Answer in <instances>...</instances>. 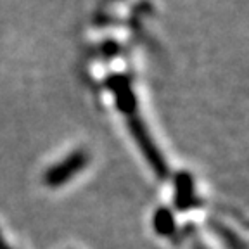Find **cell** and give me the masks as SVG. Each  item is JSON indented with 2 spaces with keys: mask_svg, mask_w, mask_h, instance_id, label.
Wrapping results in <instances>:
<instances>
[{
  "mask_svg": "<svg viewBox=\"0 0 249 249\" xmlns=\"http://www.w3.org/2000/svg\"><path fill=\"white\" fill-rule=\"evenodd\" d=\"M173 204L177 211L185 213L189 210H194L201 204V201L196 196L194 177L189 171H178L173 177Z\"/></svg>",
  "mask_w": 249,
  "mask_h": 249,
  "instance_id": "3",
  "label": "cell"
},
{
  "mask_svg": "<svg viewBox=\"0 0 249 249\" xmlns=\"http://www.w3.org/2000/svg\"><path fill=\"white\" fill-rule=\"evenodd\" d=\"M107 87L113 90L120 113L126 114V116L137 114V97L128 78L123 74H114L107 80Z\"/></svg>",
  "mask_w": 249,
  "mask_h": 249,
  "instance_id": "4",
  "label": "cell"
},
{
  "mask_svg": "<svg viewBox=\"0 0 249 249\" xmlns=\"http://www.w3.org/2000/svg\"><path fill=\"white\" fill-rule=\"evenodd\" d=\"M128 130L132 133L133 140H135V144L139 145L142 156H144L145 161L149 163V166L156 173V177L160 180H166L170 177V166H168L164 156L161 154L160 147L152 140L147 126L144 124V121L140 120L139 114L128 116Z\"/></svg>",
  "mask_w": 249,
  "mask_h": 249,
  "instance_id": "1",
  "label": "cell"
},
{
  "mask_svg": "<svg viewBox=\"0 0 249 249\" xmlns=\"http://www.w3.org/2000/svg\"><path fill=\"white\" fill-rule=\"evenodd\" d=\"M0 249H12L11 246L5 242V239H4V235H2V230H0Z\"/></svg>",
  "mask_w": 249,
  "mask_h": 249,
  "instance_id": "8",
  "label": "cell"
},
{
  "mask_svg": "<svg viewBox=\"0 0 249 249\" xmlns=\"http://www.w3.org/2000/svg\"><path fill=\"white\" fill-rule=\"evenodd\" d=\"M89 161L90 156L87 151H83V149L73 151L70 156H66L59 163L52 164L43 173V183L47 187H51V189H59V187L66 185L74 175H78L89 164Z\"/></svg>",
  "mask_w": 249,
  "mask_h": 249,
  "instance_id": "2",
  "label": "cell"
},
{
  "mask_svg": "<svg viewBox=\"0 0 249 249\" xmlns=\"http://www.w3.org/2000/svg\"><path fill=\"white\" fill-rule=\"evenodd\" d=\"M192 248H194V249H210L206 244H202L201 241H194V246H192Z\"/></svg>",
  "mask_w": 249,
  "mask_h": 249,
  "instance_id": "9",
  "label": "cell"
},
{
  "mask_svg": "<svg viewBox=\"0 0 249 249\" xmlns=\"http://www.w3.org/2000/svg\"><path fill=\"white\" fill-rule=\"evenodd\" d=\"M152 227H154L156 233L160 237L171 239L177 232V222L173 211L166 206H160L154 211V216H152Z\"/></svg>",
  "mask_w": 249,
  "mask_h": 249,
  "instance_id": "6",
  "label": "cell"
},
{
  "mask_svg": "<svg viewBox=\"0 0 249 249\" xmlns=\"http://www.w3.org/2000/svg\"><path fill=\"white\" fill-rule=\"evenodd\" d=\"M196 233H197V227L194 223H185L180 230H177L175 235L171 237V241L175 242V244H180V242L187 241V239H192L196 237Z\"/></svg>",
  "mask_w": 249,
  "mask_h": 249,
  "instance_id": "7",
  "label": "cell"
},
{
  "mask_svg": "<svg viewBox=\"0 0 249 249\" xmlns=\"http://www.w3.org/2000/svg\"><path fill=\"white\" fill-rule=\"evenodd\" d=\"M206 227L223 242V244H225L227 249H248L246 248V242L239 237L237 233L233 232L230 227H227L223 222L216 220V218H208Z\"/></svg>",
  "mask_w": 249,
  "mask_h": 249,
  "instance_id": "5",
  "label": "cell"
}]
</instances>
